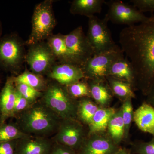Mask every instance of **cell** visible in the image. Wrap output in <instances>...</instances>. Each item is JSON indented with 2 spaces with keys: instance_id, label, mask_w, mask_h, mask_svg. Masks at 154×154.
<instances>
[{
  "instance_id": "cell-1",
  "label": "cell",
  "mask_w": 154,
  "mask_h": 154,
  "mask_svg": "<svg viewBox=\"0 0 154 154\" xmlns=\"http://www.w3.org/2000/svg\"><path fill=\"white\" fill-rule=\"evenodd\" d=\"M120 48L134 70L136 85L147 95L154 85V14L119 34Z\"/></svg>"
},
{
  "instance_id": "cell-2",
  "label": "cell",
  "mask_w": 154,
  "mask_h": 154,
  "mask_svg": "<svg viewBox=\"0 0 154 154\" xmlns=\"http://www.w3.org/2000/svg\"><path fill=\"white\" fill-rule=\"evenodd\" d=\"M23 132L30 135L51 138L62 119L39 99L16 119Z\"/></svg>"
},
{
  "instance_id": "cell-3",
  "label": "cell",
  "mask_w": 154,
  "mask_h": 154,
  "mask_svg": "<svg viewBox=\"0 0 154 154\" xmlns=\"http://www.w3.org/2000/svg\"><path fill=\"white\" fill-rule=\"evenodd\" d=\"M40 100L61 119H77L78 101L69 95L66 86L50 80Z\"/></svg>"
},
{
  "instance_id": "cell-4",
  "label": "cell",
  "mask_w": 154,
  "mask_h": 154,
  "mask_svg": "<svg viewBox=\"0 0 154 154\" xmlns=\"http://www.w3.org/2000/svg\"><path fill=\"white\" fill-rule=\"evenodd\" d=\"M52 4V1L46 0L35 7L32 17L31 34L26 42L28 45L44 41L52 35L56 24Z\"/></svg>"
},
{
  "instance_id": "cell-5",
  "label": "cell",
  "mask_w": 154,
  "mask_h": 154,
  "mask_svg": "<svg viewBox=\"0 0 154 154\" xmlns=\"http://www.w3.org/2000/svg\"><path fill=\"white\" fill-rule=\"evenodd\" d=\"M25 55L24 44L15 34L5 35L0 39V68L17 75Z\"/></svg>"
},
{
  "instance_id": "cell-6",
  "label": "cell",
  "mask_w": 154,
  "mask_h": 154,
  "mask_svg": "<svg viewBox=\"0 0 154 154\" xmlns=\"http://www.w3.org/2000/svg\"><path fill=\"white\" fill-rule=\"evenodd\" d=\"M124 53L118 45L113 49L94 54L82 67L85 79H106L112 64Z\"/></svg>"
},
{
  "instance_id": "cell-7",
  "label": "cell",
  "mask_w": 154,
  "mask_h": 154,
  "mask_svg": "<svg viewBox=\"0 0 154 154\" xmlns=\"http://www.w3.org/2000/svg\"><path fill=\"white\" fill-rule=\"evenodd\" d=\"M87 37L94 54L113 49L117 45L108 27L109 20L105 17L100 19L95 16L89 17Z\"/></svg>"
},
{
  "instance_id": "cell-8",
  "label": "cell",
  "mask_w": 154,
  "mask_h": 154,
  "mask_svg": "<svg viewBox=\"0 0 154 154\" xmlns=\"http://www.w3.org/2000/svg\"><path fill=\"white\" fill-rule=\"evenodd\" d=\"M87 138L82 123L76 118L62 119L55 134L51 137L54 142L66 146L77 152Z\"/></svg>"
},
{
  "instance_id": "cell-9",
  "label": "cell",
  "mask_w": 154,
  "mask_h": 154,
  "mask_svg": "<svg viewBox=\"0 0 154 154\" xmlns=\"http://www.w3.org/2000/svg\"><path fill=\"white\" fill-rule=\"evenodd\" d=\"M25 60L32 72L43 76L47 75L57 60L47 42L45 41L30 45Z\"/></svg>"
},
{
  "instance_id": "cell-10",
  "label": "cell",
  "mask_w": 154,
  "mask_h": 154,
  "mask_svg": "<svg viewBox=\"0 0 154 154\" xmlns=\"http://www.w3.org/2000/svg\"><path fill=\"white\" fill-rule=\"evenodd\" d=\"M105 3L108 10L105 17L114 24L130 26L141 23L148 18L133 5L122 1H110Z\"/></svg>"
},
{
  "instance_id": "cell-11",
  "label": "cell",
  "mask_w": 154,
  "mask_h": 154,
  "mask_svg": "<svg viewBox=\"0 0 154 154\" xmlns=\"http://www.w3.org/2000/svg\"><path fill=\"white\" fill-rule=\"evenodd\" d=\"M65 39L67 46L81 67L94 55V50L82 26L77 27L69 34L65 35Z\"/></svg>"
},
{
  "instance_id": "cell-12",
  "label": "cell",
  "mask_w": 154,
  "mask_h": 154,
  "mask_svg": "<svg viewBox=\"0 0 154 154\" xmlns=\"http://www.w3.org/2000/svg\"><path fill=\"white\" fill-rule=\"evenodd\" d=\"M47 77L50 80L67 86L85 79L81 67L72 64L56 63L51 68Z\"/></svg>"
},
{
  "instance_id": "cell-13",
  "label": "cell",
  "mask_w": 154,
  "mask_h": 154,
  "mask_svg": "<svg viewBox=\"0 0 154 154\" xmlns=\"http://www.w3.org/2000/svg\"><path fill=\"white\" fill-rule=\"evenodd\" d=\"M53 143L51 138L29 135L17 140L15 154H49Z\"/></svg>"
},
{
  "instance_id": "cell-14",
  "label": "cell",
  "mask_w": 154,
  "mask_h": 154,
  "mask_svg": "<svg viewBox=\"0 0 154 154\" xmlns=\"http://www.w3.org/2000/svg\"><path fill=\"white\" fill-rule=\"evenodd\" d=\"M119 148L110 138L103 135H91L87 137L78 154H113Z\"/></svg>"
},
{
  "instance_id": "cell-15",
  "label": "cell",
  "mask_w": 154,
  "mask_h": 154,
  "mask_svg": "<svg viewBox=\"0 0 154 154\" xmlns=\"http://www.w3.org/2000/svg\"><path fill=\"white\" fill-rule=\"evenodd\" d=\"M16 91L14 76L8 77L0 93V111L2 115V124L6 122L9 118H14Z\"/></svg>"
},
{
  "instance_id": "cell-16",
  "label": "cell",
  "mask_w": 154,
  "mask_h": 154,
  "mask_svg": "<svg viewBox=\"0 0 154 154\" xmlns=\"http://www.w3.org/2000/svg\"><path fill=\"white\" fill-rule=\"evenodd\" d=\"M108 76L129 83L133 87L136 85L134 69L124 55L119 58L112 64L109 69Z\"/></svg>"
},
{
  "instance_id": "cell-17",
  "label": "cell",
  "mask_w": 154,
  "mask_h": 154,
  "mask_svg": "<svg viewBox=\"0 0 154 154\" xmlns=\"http://www.w3.org/2000/svg\"><path fill=\"white\" fill-rule=\"evenodd\" d=\"M46 42L52 50L57 60H58L59 63L72 64L80 66L67 46L64 35L60 33L55 35L52 34Z\"/></svg>"
},
{
  "instance_id": "cell-18",
  "label": "cell",
  "mask_w": 154,
  "mask_h": 154,
  "mask_svg": "<svg viewBox=\"0 0 154 154\" xmlns=\"http://www.w3.org/2000/svg\"><path fill=\"white\" fill-rule=\"evenodd\" d=\"M133 119L139 129L154 137V107L144 102L134 112Z\"/></svg>"
},
{
  "instance_id": "cell-19",
  "label": "cell",
  "mask_w": 154,
  "mask_h": 154,
  "mask_svg": "<svg viewBox=\"0 0 154 154\" xmlns=\"http://www.w3.org/2000/svg\"><path fill=\"white\" fill-rule=\"evenodd\" d=\"M105 2V0H74L72 2L70 11L74 15L89 18L101 13Z\"/></svg>"
},
{
  "instance_id": "cell-20",
  "label": "cell",
  "mask_w": 154,
  "mask_h": 154,
  "mask_svg": "<svg viewBox=\"0 0 154 154\" xmlns=\"http://www.w3.org/2000/svg\"><path fill=\"white\" fill-rule=\"evenodd\" d=\"M106 79H88L91 97L102 106L109 104L112 98V91L107 84Z\"/></svg>"
},
{
  "instance_id": "cell-21",
  "label": "cell",
  "mask_w": 154,
  "mask_h": 154,
  "mask_svg": "<svg viewBox=\"0 0 154 154\" xmlns=\"http://www.w3.org/2000/svg\"><path fill=\"white\" fill-rule=\"evenodd\" d=\"M116 112L113 108H99L88 125L89 134H98L106 130L110 119Z\"/></svg>"
},
{
  "instance_id": "cell-22",
  "label": "cell",
  "mask_w": 154,
  "mask_h": 154,
  "mask_svg": "<svg viewBox=\"0 0 154 154\" xmlns=\"http://www.w3.org/2000/svg\"><path fill=\"white\" fill-rule=\"evenodd\" d=\"M48 82L43 76L36 74L27 70L17 76H14L15 83L25 84L42 92L46 89Z\"/></svg>"
},
{
  "instance_id": "cell-23",
  "label": "cell",
  "mask_w": 154,
  "mask_h": 154,
  "mask_svg": "<svg viewBox=\"0 0 154 154\" xmlns=\"http://www.w3.org/2000/svg\"><path fill=\"white\" fill-rule=\"evenodd\" d=\"M99 107L88 98L78 101L77 119L84 124L89 125Z\"/></svg>"
},
{
  "instance_id": "cell-24",
  "label": "cell",
  "mask_w": 154,
  "mask_h": 154,
  "mask_svg": "<svg viewBox=\"0 0 154 154\" xmlns=\"http://www.w3.org/2000/svg\"><path fill=\"white\" fill-rule=\"evenodd\" d=\"M106 79L112 93L119 98L124 101L128 98H134V87L129 83L109 76L106 77Z\"/></svg>"
},
{
  "instance_id": "cell-25",
  "label": "cell",
  "mask_w": 154,
  "mask_h": 154,
  "mask_svg": "<svg viewBox=\"0 0 154 154\" xmlns=\"http://www.w3.org/2000/svg\"><path fill=\"white\" fill-rule=\"evenodd\" d=\"M29 135L23 132L16 122H5L0 125V143L18 140Z\"/></svg>"
},
{
  "instance_id": "cell-26",
  "label": "cell",
  "mask_w": 154,
  "mask_h": 154,
  "mask_svg": "<svg viewBox=\"0 0 154 154\" xmlns=\"http://www.w3.org/2000/svg\"><path fill=\"white\" fill-rule=\"evenodd\" d=\"M107 129L110 138L113 142L116 145L120 143L125 134V125L122 116L121 110L116 112L110 119Z\"/></svg>"
},
{
  "instance_id": "cell-27",
  "label": "cell",
  "mask_w": 154,
  "mask_h": 154,
  "mask_svg": "<svg viewBox=\"0 0 154 154\" xmlns=\"http://www.w3.org/2000/svg\"><path fill=\"white\" fill-rule=\"evenodd\" d=\"M69 95L73 99H82L91 97L88 82L83 79L69 85L66 86Z\"/></svg>"
},
{
  "instance_id": "cell-28",
  "label": "cell",
  "mask_w": 154,
  "mask_h": 154,
  "mask_svg": "<svg viewBox=\"0 0 154 154\" xmlns=\"http://www.w3.org/2000/svg\"><path fill=\"white\" fill-rule=\"evenodd\" d=\"M15 85L17 91L31 104L37 102L43 95V92L37 91L25 84L15 83Z\"/></svg>"
},
{
  "instance_id": "cell-29",
  "label": "cell",
  "mask_w": 154,
  "mask_h": 154,
  "mask_svg": "<svg viewBox=\"0 0 154 154\" xmlns=\"http://www.w3.org/2000/svg\"><path fill=\"white\" fill-rule=\"evenodd\" d=\"M122 116L125 125V131L126 136L128 132L130 126L133 119L131 98H128L124 101L122 108L121 109Z\"/></svg>"
},
{
  "instance_id": "cell-30",
  "label": "cell",
  "mask_w": 154,
  "mask_h": 154,
  "mask_svg": "<svg viewBox=\"0 0 154 154\" xmlns=\"http://www.w3.org/2000/svg\"><path fill=\"white\" fill-rule=\"evenodd\" d=\"M33 104L28 102L16 89L14 118L15 119H17L20 114L28 109Z\"/></svg>"
},
{
  "instance_id": "cell-31",
  "label": "cell",
  "mask_w": 154,
  "mask_h": 154,
  "mask_svg": "<svg viewBox=\"0 0 154 154\" xmlns=\"http://www.w3.org/2000/svg\"><path fill=\"white\" fill-rule=\"evenodd\" d=\"M132 152L136 154H154V137L150 141L140 142L136 144Z\"/></svg>"
},
{
  "instance_id": "cell-32",
  "label": "cell",
  "mask_w": 154,
  "mask_h": 154,
  "mask_svg": "<svg viewBox=\"0 0 154 154\" xmlns=\"http://www.w3.org/2000/svg\"><path fill=\"white\" fill-rule=\"evenodd\" d=\"M131 2L140 12H150L153 14L154 0H131Z\"/></svg>"
},
{
  "instance_id": "cell-33",
  "label": "cell",
  "mask_w": 154,
  "mask_h": 154,
  "mask_svg": "<svg viewBox=\"0 0 154 154\" xmlns=\"http://www.w3.org/2000/svg\"><path fill=\"white\" fill-rule=\"evenodd\" d=\"M49 154H78V153L69 147L54 142Z\"/></svg>"
},
{
  "instance_id": "cell-34",
  "label": "cell",
  "mask_w": 154,
  "mask_h": 154,
  "mask_svg": "<svg viewBox=\"0 0 154 154\" xmlns=\"http://www.w3.org/2000/svg\"><path fill=\"white\" fill-rule=\"evenodd\" d=\"M17 140L0 143V154H15Z\"/></svg>"
},
{
  "instance_id": "cell-35",
  "label": "cell",
  "mask_w": 154,
  "mask_h": 154,
  "mask_svg": "<svg viewBox=\"0 0 154 154\" xmlns=\"http://www.w3.org/2000/svg\"><path fill=\"white\" fill-rule=\"evenodd\" d=\"M148 96V103L154 107V85L149 92Z\"/></svg>"
},
{
  "instance_id": "cell-36",
  "label": "cell",
  "mask_w": 154,
  "mask_h": 154,
  "mask_svg": "<svg viewBox=\"0 0 154 154\" xmlns=\"http://www.w3.org/2000/svg\"><path fill=\"white\" fill-rule=\"evenodd\" d=\"M113 154H131V152L129 150L127 149L119 148Z\"/></svg>"
},
{
  "instance_id": "cell-37",
  "label": "cell",
  "mask_w": 154,
  "mask_h": 154,
  "mask_svg": "<svg viewBox=\"0 0 154 154\" xmlns=\"http://www.w3.org/2000/svg\"><path fill=\"white\" fill-rule=\"evenodd\" d=\"M2 24L0 22V39L2 38Z\"/></svg>"
},
{
  "instance_id": "cell-38",
  "label": "cell",
  "mask_w": 154,
  "mask_h": 154,
  "mask_svg": "<svg viewBox=\"0 0 154 154\" xmlns=\"http://www.w3.org/2000/svg\"><path fill=\"white\" fill-rule=\"evenodd\" d=\"M2 124V115L1 111H0V125Z\"/></svg>"
},
{
  "instance_id": "cell-39",
  "label": "cell",
  "mask_w": 154,
  "mask_h": 154,
  "mask_svg": "<svg viewBox=\"0 0 154 154\" xmlns=\"http://www.w3.org/2000/svg\"><path fill=\"white\" fill-rule=\"evenodd\" d=\"M0 84H1V81H0Z\"/></svg>"
}]
</instances>
